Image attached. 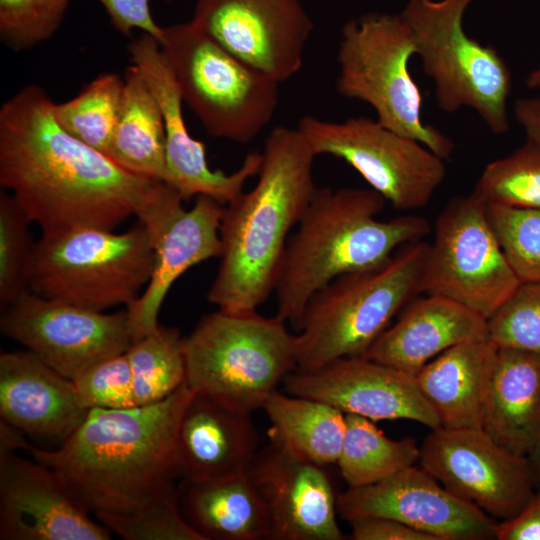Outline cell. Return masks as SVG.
Here are the masks:
<instances>
[{
  "label": "cell",
  "instance_id": "1",
  "mask_svg": "<svg viewBox=\"0 0 540 540\" xmlns=\"http://www.w3.org/2000/svg\"><path fill=\"white\" fill-rule=\"evenodd\" d=\"M46 91L27 85L0 108V185L42 234L114 230L144 220L176 190L136 175L64 130Z\"/></svg>",
  "mask_w": 540,
  "mask_h": 540
},
{
  "label": "cell",
  "instance_id": "2",
  "mask_svg": "<svg viewBox=\"0 0 540 540\" xmlns=\"http://www.w3.org/2000/svg\"><path fill=\"white\" fill-rule=\"evenodd\" d=\"M194 391L182 384L164 400L128 409H90L57 449L29 444L0 425V442L57 472L95 517L129 515L178 493L177 432Z\"/></svg>",
  "mask_w": 540,
  "mask_h": 540
},
{
  "label": "cell",
  "instance_id": "3",
  "mask_svg": "<svg viewBox=\"0 0 540 540\" xmlns=\"http://www.w3.org/2000/svg\"><path fill=\"white\" fill-rule=\"evenodd\" d=\"M261 155L255 186L224 206L220 263L207 293L219 309L256 310L274 292L289 232L317 189L316 155L297 128H273Z\"/></svg>",
  "mask_w": 540,
  "mask_h": 540
},
{
  "label": "cell",
  "instance_id": "4",
  "mask_svg": "<svg viewBox=\"0 0 540 540\" xmlns=\"http://www.w3.org/2000/svg\"><path fill=\"white\" fill-rule=\"evenodd\" d=\"M386 200L371 188H317L287 242L275 286L276 315L297 331L310 298L335 278L373 268L422 240L428 221L376 216Z\"/></svg>",
  "mask_w": 540,
  "mask_h": 540
},
{
  "label": "cell",
  "instance_id": "5",
  "mask_svg": "<svg viewBox=\"0 0 540 540\" xmlns=\"http://www.w3.org/2000/svg\"><path fill=\"white\" fill-rule=\"evenodd\" d=\"M429 244L401 246L383 264L341 275L307 302L297 329V369L318 370L361 356L392 318L421 294Z\"/></svg>",
  "mask_w": 540,
  "mask_h": 540
},
{
  "label": "cell",
  "instance_id": "6",
  "mask_svg": "<svg viewBox=\"0 0 540 540\" xmlns=\"http://www.w3.org/2000/svg\"><path fill=\"white\" fill-rule=\"evenodd\" d=\"M186 384L247 412L263 408L297 369V336L277 315L219 309L183 337Z\"/></svg>",
  "mask_w": 540,
  "mask_h": 540
},
{
  "label": "cell",
  "instance_id": "7",
  "mask_svg": "<svg viewBox=\"0 0 540 540\" xmlns=\"http://www.w3.org/2000/svg\"><path fill=\"white\" fill-rule=\"evenodd\" d=\"M413 55V32L401 14L371 12L352 19L341 32L336 89L343 97L369 104L382 125L445 160L454 143L422 120L423 98L409 71Z\"/></svg>",
  "mask_w": 540,
  "mask_h": 540
},
{
  "label": "cell",
  "instance_id": "8",
  "mask_svg": "<svg viewBox=\"0 0 540 540\" xmlns=\"http://www.w3.org/2000/svg\"><path fill=\"white\" fill-rule=\"evenodd\" d=\"M153 260L150 234L139 222L121 233L78 227L42 234L29 290L97 311L127 308L147 286Z\"/></svg>",
  "mask_w": 540,
  "mask_h": 540
},
{
  "label": "cell",
  "instance_id": "9",
  "mask_svg": "<svg viewBox=\"0 0 540 540\" xmlns=\"http://www.w3.org/2000/svg\"><path fill=\"white\" fill-rule=\"evenodd\" d=\"M477 0H408L400 13L409 24L422 69L446 113L473 109L496 135L509 130L512 74L498 50L469 36L463 19Z\"/></svg>",
  "mask_w": 540,
  "mask_h": 540
},
{
  "label": "cell",
  "instance_id": "10",
  "mask_svg": "<svg viewBox=\"0 0 540 540\" xmlns=\"http://www.w3.org/2000/svg\"><path fill=\"white\" fill-rule=\"evenodd\" d=\"M160 47L183 102L209 135L246 144L270 123L280 83L230 54L191 21L163 27Z\"/></svg>",
  "mask_w": 540,
  "mask_h": 540
},
{
  "label": "cell",
  "instance_id": "11",
  "mask_svg": "<svg viewBox=\"0 0 540 540\" xmlns=\"http://www.w3.org/2000/svg\"><path fill=\"white\" fill-rule=\"evenodd\" d=\"M421 294L456 301L488 319L520 280L509 264L486 214L473 193L454 197L435 222Z\"/></svg>",
  "mask_w": 540,
  "mask_h": 540
},
{
  "label": "cell",
  "instance_id": "12",
  "mask_svg": "<svg viewBox=\"0 0 540 540\" xmlns=\"http://www.w3.org/2000/svg\"><path fill=\"white\" fill-rule=\"evenodd\" d=\"M296 128L316 156L345 161L397 210L426 206L446 175L443 159L377 120L351 117L335 122L306 115Z\"/></svg>",
  "mask_w": 540,
  "mask_h": 540
},
{
  "label": "cell",
  "instance_id": "13",
  "mask_svg": "<svg viewBox=\"0 0 540 540\" xmlns=\"http://www.w3.org/2000/svg\"><path fill=\"white\" fill-rule=\"evenodd\" d=\"M1 311L2 334L70 380L133 342L126 310L108 314L28 290Z\"/></svg>",
  "mask_w": 540,
  "mask_h": 540
},
{
  "label": "cell",
  "instance_id": "14",
  "mask_svg": "<svg viewBox=\"0 0 540 540\" xmlns=\"http://www.w3.org/2000/svg\"><path fill=\"white\" fill-rule=\"evenodd\" d=\"M419 464L451 493L499 521L517 516L535 490L527 457L481 428L431 429L420 445Z\"/></svg>",
  "mask_w": 540,
  "mask_h": 540
},
{
  "label": "cell",
  "instance_id": "15",
  "mask_svg": "<svg viewBox=\"0 0 540 540\" xmlns=\"http://www.w3.org/2000/svg\"><path fill=\"white\" fill-rule=\"evenodd\" d=\"M191 22L230 54L279 83L301 69L313 30L299 0H197Z\"/></svg>",
  "mask_w": 540,
  "mask_h": 540
},
{
  "label": "cell",
  "instance_id": "16",
  "mask_svg": "<svg viewBox=\"0 0 540 540\" xmlns=\"http://www.w3.org/2000/svg\"><path fill=\"white\" fill-rule=\"evenodd\" d=\"M132 64L142 73L157 99L165 129L164 182L174 188L183 200L208 196L227 205L244 192L246 182L257 175L262 156L251 152L237 170L225 173L212 170L205 145L193 138L182 112L183 98L174 72L160 43L143 33L129 45Z\"/></svg>",
  "mask_w": 540,
  "mask_h": 540
},
{
  "label": "cell",
  "instance_id": "17",
  "mask_svg": "<svg viewBox=\"0 0 540 540\" xmlns=\"http://www.w3.org/2000/svg\"><path fill=\"white\" fill-rule=\"evenodd\" d=\"M337 511L347 522L363 516L391 518L436 540L493 539L499 522L415 465L375 484L348 487L337 495Z\"/></svg>",
  "mask_w": 540,
  "mask_h": 540
},
{
  "label": "cell",
  "instance_id": "18",
  "mask_svg": "<svg viewBox=\"0 0 540 540\" xmlns=\"http://www.w3.org/2000/svg\"><path fill=\"white\" fill-rule=\"evenodd\" d=\"M15 450L0 443L1 540L110 539L57 472Z\"/></svg>",
  "mask_w": 540,
  "mask_h": 540
},
{
  "label": "cell",
  "instance_id": "19",
  "mask_svg": "<svg viewBox=\"0 0 540 540\" xmlns=\"http://www.w3.org/2000/svg\"><path fill=\"white\" fill-rule=\"evenodd\" d=\"M283 384L288 394L326 402L345 414L441 426L414 375L362 356L340 358L311 372L295 370Z\"/></svg>",
  "mask_w": 540,
  "mask_h": 540
},
{
  "label": "cell",
  "instance_id": "20",
  "mask_svg": "<svg viewBox=\"0 0 540 540\" xmlns=\"http://www.w3.org/2000/svg\"><path fill=\"white\" fill-rule=\"evenodd\" d=\"M248 474L270 516L273 540H343L337 495L323 466L308 461L270 435Z\"/></svg>",
  "mask_w": 540,
  "mask_h": 540
},
{
  "label": "cell",
  "instance_id": "21",
  "mask_svg": "<svg viewBox=\"0 0 540 540\" xmlns=\"http://www.w3.org/2000/svg\"><path fill=\"white\" fill-rule=\"evenodd\" d=\"M224 206L211 197L198 196L189 210L179 205L144 226L151 237L154 260L147 286L126 308L133 341L157 328L167 293L184 272L219 258Z\"/></svg>",
  "mask_w": 540,
  "mask_h": 540
},
{
  "label": "cell",
  "instance_id": "22",
  "mask_svg": "<svg viewBox=\"0 0 540 540\" xmlns=\"http://www.w3.org/2000/svg\"><path fill=\"white\" fill-rule=\"evenodd\" d=\"M87 411L72 380L33 352L0 354L1 421L33 437L64 441Z\"/></svg>",
  "mask_w": 540,
  "mask_h": 540
},
{
  "label": "cell",
  "instance_id": "23",
  "mask_svg": "<svg viewBox=\"0 0 540 540\" xmlns=\"http://www.w3.org/2000/svg\"><path fill=\"white\" fill-rule=\"evenodd\" d=\"M486 338V318L449 298L424 294L408 302L361 356L415 375L445 350Z\"/></svg>",
  "mask_w": 540,
  "mask_h": 540
},
{
  "label": "cell",
  "instance_id": "24",
  "mask_svg": "<svg viewBox=\"0 0 540 540\" xmlns=\"http://www.w3.org/2000/svg\"><path fill=\"white\" fill-rule=\"evenodd\" d=\"M258 437L251 412L195 393L177 432L181 479L206 480L248 471Z\"/></svg>",
  "mask_w": 540,
  "mask_h": 540
},
{
  "label": "cell",
  "instance_id": "25",
  "mask_svg": "<svg viewBox=\"0 0 540 540\" xmlns=\"http://www.w3.org/2000/svg\"><path fill=\"white\" fill-rule=\"evenodd\" d=\"M497 352L498 346L489 338L463 342L414 375L441 426L482 429Z\"/></svg>",
  "mask_w": 540,
  "mask_h": 540
},
{
  "label": "cell",
  "instance_id": "26",
  "mask_svg": "<svg viewBox=\"0 0 540 540\" xmlns=\"http://www.w3.org/2000/svg\"><path fill=\"white\" fill-rule=\"evenodd\" d=\"M180 480V511L203 540L270 539L268 508L248 471L206 480Z\"/></svg>",
  "mask_w": 540,
  "mask_h": 540
},
{
  "label": "cell",
  "instance_id": "27",
  "mask_svg": "<svg viewBox=\"0 0 540 540\" xmlns=\"http://www.w3.org/2000/svg\"><path fill=\"white\" fill-rule=\"evenodd\" d=\"M482 429L499 445L527 456L540 431V355L498 347Z\"/></svg>",
  "mask_w": 540,
  "mask_h": 540
},
{
  "label": "cell",
  "instance_id": "28",
  "mask_svg": "<svg viewBox=\"0 0 540 540\" xmlns=\"http://www.w3.org/2000/svg\"><path fill=\"white\" fill-rule=\"evenodd\" d=\"M107 155L136 175L164 181L165 129L162 112L134 64L125 70L119 115Z\"/></svg>",
  "mask_w": 540,
  "mask_h": 540
},
{
  "label": "cell",
  "instance_id": "29",
  "mask_svg": "<svg viewBox=\"0 0 540 540\" xmlns=\"http://www.w3.org/2000/svg\"><path fill=\"white\" fill-rule=\"evenodd\" d=\"M270 435L298 456L325 467L336 464L345 435L346 414L312 398L273 392L263 408Z\"/></svg>",
  "mask_w": 540,
  "mask_h": 540
},
{
  "label": "cell",
  "instance_id": "30",
  "mask_svg": "<svg viewBox=\"0 0 540 540\" xmlns=\"http://www.w3.org/2000/svg\"><path fill=\"white\" fill-rule=\"evenodd\" d=\"M412 437L388 438L372 420L346 414V429L336 465L348 487L375 484L419 463Z\"/></svg>",
  "mask_w": 540,
  "mask_h": 540
},
{
  "label": "cell",
  "instance_id": "31",
  "mask_svg": "<svg viewBox=\"0 0 540 540\" xmlns=\"http://www.w3.org/2000/svg\"><path fill=\"white\" fill-rule=\"evenodd\" d=\"M137 406L160 402L186 381L183 337L175 327L158 325L126 350Z\"/></svg>",
  "mask_w": 540,
  "mask_h": 540
},
{
  "label": "cell",
  "instance_id": "32",
  "mask_svg": "<svg viewBox=\"0 0 540 540\" xmlns=\"http://www.w3.org/2000/svg\"><path fill=\"white\" fill-rule=\"evenodd\" d=\"M123 88L124 79L118 74H99L74 98L54 103V117L72 136L107 154L119 115Z\"/></svg>",
  "mask_w": 540,
  "mask_h": 540
},
{
  "label": "cell",
  "instance_id": "33",
  "mask_svg": "<svg viewBox=\"0 0 540 540\" xmlns=\"http://www.w3.org/2000/svg\"><path fill=\"white\" fill-rule=\"evenodd\" d=\"M472 193L485 204L540 210V142L526 137L511 154L488 163Z\"/></svg>",
  "mask_w": 540,
  "mask_h": 540
},
{
  "label": "cell",
  "instance_id": "34",
  "mask_svg": "<svg viewBox=\"0 0 540 540\" xmlns=\"http://www.w3.org/2000/svg\"><path fill=\"white\" fill-rule=\"evenodd\" d=\"M31 220L7 190L0 192V307L29 290L36 243Z\"/></svg>",
  "mask_w": 540,
  "mask_h": 540
},
{
  "label": "cell",
  "instance_id": "35",
  "mask_svg": "<svg viewBox=\"0 0 540 540\" xmlns=\"http://www.w3.org/2000/svg\"><path fill=\"white\" fill-rule=\"evenodd\" d=\"M485 205L492 229L520 282L540 281V210Z\"/></svg>",
  "mask_w": 540,
  "mask_h": 540
},
{
  "label": "cell",
  "instance_id": "36",
  "mask_svg": "<svg viewBox=\"0 0 540 540\" xmlns=\"http://www.w3.org/2000/svg\"><path fill=\"white\" fill-rule=\"evenodd\" d=\"M488 338L498 347L540 355V281L520 282L487 319Z\"/></svg>",
  "mask_w": 540,
  "mask_h": 540
},
{
  "label": "cell",
  "instance_id": "37",
  "mask_svg": "<svg viewBox=\"0 0 540 540\" xmlns=\"http://www.w3.org/2000/svg\"><path fill=\"white\" fill-rule=\"evenodd\" d=\"M70 0H0V37L13 51L51 38L60 27Z\"/></svg>",
  "mask_w": 540,
  "mask_h": 540
},
{
  "label": "cell",
  "instance_id": "38",
  "mask_svg": "<svg viewBox=\"0 0 540 540\" xmlns=\"http://www.w3.org/2000/svg\"><path fill=\"white\" fill-rule=\"evenodd\" d=\"M96 519L126 540H203L184 519L178 493L133 514H101Z\"/></svg>",
  "mask_w": 540,
  "mask_h": 540
},
{
  "label": "cell",
  "instance_id": "39",
  "mask_svg": "<svg viewBox=\"0 0 540 540\" xmlns=\"http://www.w3.org/2000/svg\"><path fill=\"white\" fill-rule=\"evenodd\" d=\"M72 381L86 410H120L137 406L126 352L94 364Z\"/></svg>",
  "mask_w": 540,
  "mask_h": 540
},
{
  "label": "cell",
  "instance_id": "40",
  "mask_svg": "<svg viewBox=\"0 0 540 540\" xmlns=\"http://www.w3.org/2000/svg\"><path fill=\"white\" fill-rule=\"evenodd\" d=\"M105 9L112 25L121 34L130 36L134 29L154 37L159 43L163 27L154 21L150 0H97Z\"/></svg>",
  "mask_w": 540,
  "mask_h": 540
},
{
  "label": "cell",
  "instance_id": "41",
  "mask_svg": "<svg viewBox=\"0 0 540 540\" xmlns=\"http://www.w3.org/2000/svg\"><path fill=\"white\" fill-rule=\"evenodd\" d=\"M348 522L353 540H436L427 533L387 517L363 516Z\"/></svg>",
  "mask_w": 540,
  "mask_h": 540
},
{
  "label": "cell",
  "instance_id": "42",
  "mask_svg": "<svg viewBox=\"0 0 540 540\" xmlns=\"http://www.w3.org/2000/svg\"><path fill=\"white\" fill-rule=\"evenodd\" d=\"M498 540H540V488L535 489L524 509L514 518L499 521Z\"/></svg>",
  "mask_w": 540,
  "mask_h": 540
},
{
  "label": "cell",
  "instance_id": "43",
  "mask_svg": "<svg viewBox=\"0 0 540 540\" xmlns=\"http://www.w3.org/2000/svg\"><path fill=\"white\" fill-rule=\"evenodd\" d=\"M514 116L526 137L540 142V97L518 98L514 103Z\"/></svg>",
  "mask_w": 540,
  "mask_h": 540
},
{
  "label": "cell",
  "instance_id": "44",
  "mask_svg": "<svg viewBox=\"0 0 540 540\" xmlns=\"http://www.w3.org/2000/svg\"><path fill=\"white\" fill-rule=\"evenodd\" d=\"M527 459L531 468L534 488H540V431L538 433L535 444L527 454Z\"/></svg>",
  "mask_w": 540,
  "mask_h": 540
},
{
  "label": "cell",
  "instance_id": "45",
  "mask_svg": "<svg viewBox=\"0 0 540 540\" xmlns=\"http://www.w3.org/2000/svg\"><path fill=\"white\" fill-rule=\"evenodd\" d=\"M525 85L531 90H540V67L529 72L525 79Z\"/></svg>",
  "mask_w": 540,
  "mask_h": 540
}]
</instances>
